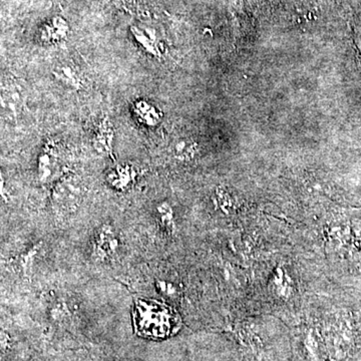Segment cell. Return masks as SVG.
I'll return each mask as SVG.
<instances>
[{"instance_id": "3957f363", "label": "cell", "mask_w": 361, "mask_h": 361, "mask_svg": "<svg viewBox=\"0 0 361 361\" xmlns=\"http://www.w3.org/2000/svg\"><path fill=\"white\" fill-rule=\"evenodd\" d=\"M120 249V239L110 224H104L96 232L92 241V257L97 261L110 260Z\"/></svg>"}, {"instance_id": "9c48e42d", "label": "cell", "mask_w": 361, "mask_h": 361, "mask_svg": "<svg viewBox=\"0 0 361 361\" xmlns=\"http://www.w3.org/2000/svg\"><path fill=\"white\" fill-rule=\"evenodd\" d=\"M54 75L59 78L61 82L65 84L71 85V87H78L80 85V80H78V75H75V71L71 70V66H61L54 71Z\"/></svg>"}, {"instance_id": "ba28073f", "label": "cell", "mask_w": 361, "mask_h": 361, "mask_svg": "<svg viewBox=\"0 0 361 361\" xmlns=\"http://www.w3.org/2000/svg\"><path fill=\"white\" fill-rule=\"evenodd\" d=\"M40 245H42V243L32 247V249H30L28 252L23 254V255L18 259L16 265H18V267L20 268L23 274H27V273H30V269H32L33 262H35V256L39 253Z\"/></svg>"}, {"instance_id": "30bf717a", "label": "cell", "mask_w": 361, "mask_h": 361, "mask_svg": "<svg viewBox=\"0 0 361 361\" xmlns=\"http://www.w3.org/2000/svg\"><path fill=\"white\" fill-rule=\"evenodd\" d=\"M156 285L158 287V290L164 295L174 296L177 293V288H176L175 285L166 281V280H159Z\"/></svg>"}, {"instance_id": "52a82bcc", "label": "cell", "mask_w": 361, "mask_h": 361, "mask_svg": "<svg viewBox=\"0 0 361 361\" xmlns=\"http://www.w3.org/2000/svg\"><path fill=\"white\" fill-rule=\"evenodd\" d=\"M134 178V173L128 167H118L110 176L111 183L116 188L127 187Z\"/></svg>"}, {"instance_id": "8992f818", "label": "cell", "mask_w": 361, "mask_h": 361, "mask_svg": "<svg viewBox=\"0 0 361 361\" xmlns=\"http://www.w3.org/2000/svg\"><path fill=\"white\" fill-rule=\"evenodd\" d=\"M156 216L159 224L169 234H175L176 222L174 217V211L172 207L169 205L167 202L159 204L156 207Z\"/></svg>"}, {"instance_id": "277c9868", "label": "cell", "mask_w": 361, "mask_h": 361, "mask_svg": "<svg viewBox=\"0 0 361 361\" xmlns=\"http://www.w3.org/2000/svg\"><path fill=\"white\" fill-rule=\"evenodd\" d=\"M2 109H4L7 115L13 116H18L20 111L21 92L20 89L16 85H6V87L2 89Z\"/></svg>"}, {"instance_id": "6da1fadb", "label": "cell", "mask_w": 361, "mask_h": 361, "mask_svg": "<svg viewBox=\"0 0 361 361\" xmlns=\"http://www.w3.org/2000/svg\"><path fill=\"white\" fill-rule=\"evenodd\" d=\"M155 302L140 300L135 306V327L140 336L164 338L175 327V318L170 310Z\"/></svg>"}, {"instance_id": "7a4b0ae2", "label": "cell", "mask_w": 361, "mask_h": 361, "mask_svg": "<svg viewBox=\"0 0 361 361\" xmlns=\"http://www.w3.org/2000/svg\"><path fill=\"white\" fill-rule=\"evenodd\" d=\"M84 187L75 176L61 177L54 184L51 191V203L61 213L75 212L82 203Z\"/></svg>"}, {"instance_id": "5b68a950", "label": "cell", "mask_w": 361, "mask_h": 361, "mask_svg": "<svg viewBox=\"0 0 361 361\" xmlns=\"http://www.w3.org/2000/svg\"><path fill=\"white\" fill-rule=\"evenodd\" d=\"M59 167V158L56 152L44 149L39 159V176L44 182L51 180Z\"/></svg>"}]
</instances>
